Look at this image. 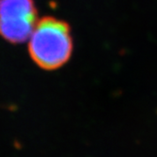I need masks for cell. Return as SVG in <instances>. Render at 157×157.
I'll use <instances>...</instances> for the list:
<instances>
[{
  "instance_id": "cell-1",
  "label": "cell",
  "mask_w": 157,
  "mask_h": 157,
  "mask_svg": "<svg viewBox=\"0 0 157 157\" xmlns=\"http://www.w3.org/2000/svg\"><path fill=\"white\" fill-rule=\"evenodd\" d=\"M71 31L68 23L56 17L38 20L28 44L33 61L44 70H56L66 64L74 47Z\"/></svg>"
},
{
  "instance_id": "cell-2",
  "label": "cell",
  "mask_w": 157,
  "mask_h": 157,
  "mask_svg": "<svg viewBox=\"0 0 157 157\" xmlns=\"http://www.w3.org/2000/svg\"><path fill=\"white\" fill-rule=\"evenodd\" d=\"M38 22L34 0H0V36L11 44L30 38Z\"/></svg>"
}]
</instances>
